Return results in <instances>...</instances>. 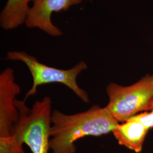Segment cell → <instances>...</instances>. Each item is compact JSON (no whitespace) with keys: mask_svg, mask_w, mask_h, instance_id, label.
<instances>
[{"mask_svg":"<svg viewBox=\"0 0 153 153\" xmlns=\"http://www.w3.org/2000/svg\"><path fill=\"white\" fill-rule=\"evenodd\" d=\"M141 122L149 129L153 128V101L151 109L149 111L143 112L131 117Z\"/></svg>","mask_w":153,"mask_h":153,"instance_id":"cell-9","label":"cell"},{"mask_svg":"<svg viewBox=\"0 0 153 153\" xmlns=\"http://www.w3.org/2000/svg\"><path fill=\"white\" fill-rule=\"evenodd\" d=\"M25 100H15L19 119L11 136L0 138V153H25L26 143L33 153H48L51 126L52 100L45 97L29 109Z\"/></svg>","mask_w":153,"mask_h":153,"instance_id":"cell-2","label":"cell"},{"mask_svg":"<svg viewBox=\"0 0 153 153\" xmlns=\"http://www.w3.org/2000/svg\"><path fill=\"white\" fill-rule=\"evenodd\" d=\"M149 129L141 122L131 118L119 123L112 133L120 145L139 153L142 151Z\"/></svg>","mask_w":153,"mask_h":153,"instance_id":"cell-7","label":"cell"},{"mask_svg":"<svg viewBox=\"0 0 153 153\" xmlns=\"http://www.w3.org/2000/svg\"><path fill=\"white\" fill-rule=\"evenodd\" d=\"M35 0H7L0 14V26L5 30L25 23L30 10V3Z\"/></svg>","mask_w":153,"mask_h":153,"instance_id":"cell-8","label":"cell"},{"mask_svg":"<svg viewBox=\"0 0 153 153\" xmlns=\"http://www.w3.org/2000/svg\"><path fill=\"white\" fill-rule=\"evenodd\" d=\"M109 98L106 108L119 123L143 112L149 111L153 101V75L147 74L127 86L111 83L107 87Z\"/></svg>","mask_w":153,"mask_h":153,"instance_id":"cell-3","label":"cell"},{"mask_svg":"<svg viewBox=\"0 0 153 153\" xmlns=\"http://www.w3.org/2000/svg\"><path fill=\"white\" fill-rule=\"evenodd\" d=\"M83 0H35L31 7L25 22L28 28H38L50 36L62 35L53 24L51 16L53 12L66 11L71 6L81 4Z\"/></svg>","mask_w":153,"mask_h":153,"instance_id":"cell-6","label":"cell"},{"mask_svg":"<svg viewBox=\"0 0 153 153\" xmlns=\"http://www.w3.org/2000/svg\"><path fill=\"white\" fill-rule=\"evenodd\" d=\"M119 123L105 107L96 104L87 111L65 115L52 111L49 148L52 153H75L74 142L88 136H100L112 132Z\"/></svg>","mask_w":153,"mask_h":153,"instance_id":"cell-1","label":"cell"},{"mask_svg":"<svg viewBox=\"0 0 153 153\" xmlns=\"http://www.w3.org/2000/svg\"><path fill=\"white\" fill-rule=\"evenodd\" d=\"M7 60L20 61L27 66L33 79V86L28 91L23 100L35 95L39 86L51 83H60L71 89L76 96L85 103L90 99L87 92L79 88L76 83V78L83 71L88 69L84 61H81L71 69L62 70L50 67L40 62L35 57L23 51H10L7 52Z\"/></svg>","mask_w":153,"mask_h":153,"instance_id":"cell-4","label":"cell"},{"mask_svg":"<svg viewBox=\"0 0 153 153\" xmlns=\"http://www.w3.org/2000/svg\"><path fill=\"white\" fill-rule=\"evenodd\" d=\"M20 86L14 81L13 70L7 68L0 74V138L10 137L18 123L19 113L15 104Z\"/></svg>","mask_w":153,"mask_h":153,"instance_id":"cell-5","label":"cell"}]
</instances>
